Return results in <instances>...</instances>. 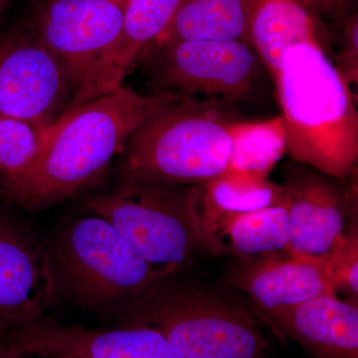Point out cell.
Listing matches in <instances>:
<instances>
[{
    "label": "cell",
    "mask_w": 358,
    "mask_h": 358,
    "mask_svg": "<svg viewBox=\"0 0 358 358\" xmlns=\"http://www.w3.org/2000/svg\"><path fill=\"white\" fill-rule=\"evenodd\" d=\"M193 185L124 176L113 192L90 200L162 279L185 268L199 247L192 213Z\"/></svg>",
    "instance_id": "obj_5"
},
{
    "label": "cell",
    "mask_w": 358,
    "mask_h": 358,
    "mask_svg": "<svg viewBox=\"0 0 358 358\" xmlns=\"http://www.w3.org/2000/svg\"><path fill=\"white\" fill-rule=\"evenodd\" d=\"M326 273L334 293L343 292L357 303L358 236L357 224L346 232L326 264Z\"/></svg>",
    "instance_id": "obj_21"
},
{
    "label": "cell",
    "mask_w": 358,
    "mask_h": 358,
    "mask_svg": "<svg viewBox=\"0 0 358 358\" xmlns=\"http://www.w3.org/2000/svg\"><path fill=\"white\" fill-rule=\"evenodd\" d=\"M13 0H0V15L3 13V11L6 10V7L9 6V4L13 2Z\"/></svg>",
    "instance_id": "obj_25"
},
{
    "label": "cell",
    "mask_w": 358,
    "mask_h": 358,
    "mask_svg": "<svg viewBox=\"0 0 358 358\" xmlns=\"http://www.w3.org/2000/svg\"><path fill=\"white\" fill-rule=\"evenodd\" d=\"M45 134L30 122L0 119V193L13 187L36 162Z\"/></svg>",
    "instance_id": "obj_20"
},
{
    "label": "cell",
    "mask_w": 358,
    "mask_h": 358,
    "mask_svg": "<svg viewBox=\"0 0 358 358\" xmlns=\"http://www.w3.org/2000/svg\"><path fill=\"white\" fill-rule=\"evenodd\" d=\"M266 315L319 358H358L357 303L327 293Z\"/></svg>",
    "instance_id": "obj_16"
},
{
    "label": "cell",
    "mask_w": 358,
    "mask_h": 358,
    "mask_svg": "<svg viewBox=\"0 0 358 358\" xmlns=\"http://www.w3.org/2000/svg\"><path fill=\"white\" fill-rule=\"evenodd\" d=\"M357 16H352L348 21L345 29V45L338 56L336 67L343 80L352 88L357 86L358 81V38Z\"/></svg>",
    "instance_id": "obj_22"
},
{
    "label": "cell",
    "mask_w": 358,
    "mask_h": 358,
    "mask_svg": "<svg viewBox=\"0 0 358 358\" xmlns=\"http://www.w3.org/2000/svg\"><path fill=\"white\" fill-rule=\"evenodd\" d=\"M273 81L292 159L331 178H353L358 162L357 101L324 47L294 45Z\"/></svg>",
    "instance_id": "obj_2"
},
{
    "label": "cell",
    "mask_w": 358,
    "mask_h": 358,
    "mask_svg": "<svg viewBox=\"0 0 358 358\" xmlns=\"http://www.w3.org/2000/svg\"><path fill=\"white\" fill-rule=\"evenodd\" d=\"M282 205L288 214L289 255L326 267L341 243L353 209V190L345 180L331 178L303 164H287Z\"/></svg>",
    "instance_id": "obj_9"
},
{
    "label": "cell",
    "mask_w": 358,
    "mask_h": 358,
    "mask_svg": "<svg viewBox=\"0 0 358 358\" xmlns=\"http://www.w3.org/2000/svg\"><path fill=\"white\" fill-rule=\"evenodd\" d=\"M7 339L0 338V358H27Z\"/></svg>",
    "instance_id": "obj_23"
},
{
    "label": "cell",
    "mask_w": 358,
    "mask_h": 358,
    "mask_svg": "<svg viewBox=\"0 0 358 358\" xmlns=\"http://www.w3.org/2000/svg\"><path fill=\"white\" fill-rule=\"evenodd\" d=\"M182 96L141 95L120 86L78 109L64 113L48 129L29 173L3 193L27 209H42L89 187L124 152L143 122Z\"/></svg>",
    "instance_id": "obj_1"
},
{
    "label": "cell",
    "mask_w": 358,
    "mask_h": 358,
    "mask_svg": "<svg viewBox=\"0 0 358 358\" xmlns=\"http://www.w3.org/2000/svg\"><path fill=\"white\" fill-rule=\"evenodd\" d=\"M50 260L57 289L86 307L128 303L164 280L95 214L73 221L59 234Z\"/></svg>",
    "instance_id": "obj_6"
},
{
    "label": "cell",
    "mask_w": 358,
    "mask_h": 358,
    "mask_svg": "<svg viewBox=\"0 0 358 358\" xmlns=\"http://www.w3.org/2000/svg\"><path fill=\"white\" fill-rule=\"evenodd\" d=\"M181 0H129L119 36L90 71L64 113L122 86L141 54L164 31Z\"/></svg>",
    "instance_id": "obj_14"
},
{
    "label": "cell",
    "mask_w": 358,
    "mask_h": 358,
    "mask_svg": "<svg viewBox=\"0 0 358 358\" xmlns=\"http://www.w3.org/2000/svg\"><path fill=\"white\" fill-rule=\"evenodd\" d=\"M231 103L179 98L138 127L127 141L124 176L180 185H205L227 171Z\"/></svg>",
    "instance_id": "obj_3"
},
{
    "label": "cell",
    "mask_w": 358,
    "mask_h": 358,
    "mask_svg": "<svg viewBox=\"0 0 358 358\" xmlns=\"http://www.w3.org/2000/svg\"><path fill=\"white\" fill-rule=\"evenodd\" d=\"M192 213L199 247L213 255L243 260L289 253V219L282 204L250 212L216 210L200 202L199 185H193Z\"/></svg>",
    "instance_id": "obj_13"
},
{
    "label": "cell",
    "mask_w": 358,
    "mask_h": 358,
    "mask_svg": "<svg viewBox=\"0 0 358 358\" xmlns=\"http://www.w3.org/2000/svg\"><path fill=\"white\" fill-rule=\"evenodd\" d=\"M140 60L157 94L190 99L202 95L231 105L254 102L267 71L253 47L238 40L150 45Z\"/></svg>",
    "instance_id": "obj_7"
},
{
    "label": "cell",
    "mask_w": 358,
    "mask_h": 358,
    "mask_svg": "<svg viewBox=\"0 0 358 358\" xmlns=\"http://www.w3.org/2000/svg\"><path fill=\"white\" fill-rule=\"evenodd\" d=\"M246 1L181 0L173 20L150 45L185 40H238L249 43Z\"/></svg>",
    "instance_id": "obj_17"
},
{
    "label": "cell",
    "mask_w": 358,
    "mask_h": 358,
    "mask_svg": "<svg viewBox=\"0 0 358 358\" xmlns=\"http://www.w3.org/2000/svg\"><path fill=\"white\" fill-rule=\"evenodd\" d=\"M26 357L44 358H185L160 331L133 326L88 331L42 319L0 336Z\"/></svg>",
    "instance_id": "obj_12"
},
{
    "label": "cell",
    "mask_w": 358,
    "mask_h": 358,
    "mask_svg": "<svg viewBox=\"0 0 358 358\" xmlns=\"http://www.w3.org/2000/svg\"><path fill=\"white\" fill-rule=\"evenodd\" d=\"M160 280L128 301L133 326L160 331L185 358H264L255 320L223 294Z\"/></svg>",
    "instance_id": "obj_4"
},
{
    "label": "cell",
    "mask_w": 358,
    "mask_h": 358,
    "mask_svg": "<svg viewBox=\"0 0 358 358\" xmlns=\"http://www.w3.org/2000/svg\"><path fill=\"white\" fill-rule=\"evenodd\" d=\"M57 291L49 254L26 226L0 212V336L44 319Z\"/></svg>",
    "instance_id": "obj_11"
},
{
    "label": "cell",
    "mask_w": 358,
    "mask_h": 358,
    "mask_svg": "<svg viewBox=\"0 0 358 358\" xmlns=\"http://www.w3.org/2000/svg\"><path fill=\"white\" fill-rule=\"evenodd\" d=\"M128 2L45 0L35 14L31 31L64 65L75 94L119 36Z\"/></svg>",
    "instance_id": "obj_10"
},
{
    "label": "cell",
    "mask_w": 358,
    "mask_h": 358,
    "mask_svg": "<svg viewBox=\"0 0 358 358\" xmlns=\"http://www.w3.org/2000/svg\"><path fill=\"white\" fill-rule=\"evenodd\" d=\"M74 95L64 65L31 30L0 32V119L46 134Z\"/></svg>",
    "instance_id": "obj_8"
},
{
    "label": "cell",
    "mask_w": 358,
    "mask_h": 358,
    "mask_svg": "<svg viewBox=\"0 0 358 358\" xmlns=\"http://www.w3.org/2000/svg\"><path fill=\"white\" fill-rule=\"evenodd\" d=\"M317 10L324 13H331L341 6V0H308Z\"/></svg>",
    "instance_id": "obj_24"
},
{
    "label": "cell",
    "mask_w": 358,
    "mask_h": 358,
    "mask_svg": "<svg viewBox=\"0 0 358 358\" xmlns=\"http://www.w3.org/2000/svg\"><path fill=\"white\" fill-rule=\"evenodd\" d=\"M232 150L228 169L267 176L287 152L282 117L265 121L236 120L230 124Z\"/></svg>",
    "instance_id": "obj_19"
},
{
    "label": "cell",
    "mask_w": 358,
    "mask_h": 358,
    "mask_svg": "<svg viewBox=\"0 0 358 358\" xmlns=\"http://www.w3.org/2000/svg\"><path fill=\"white\" fill-rule=\"evenodd\" d=\"M228 282L265 313L334 293L324 265L289 254L240 260Z\"/></svg>",
    "instance_id": "obj_15"
},
{
    "label": "cell",
    "mask_w": 358,
    "mask_h": 358,
    "mask_svg": "<svg viewBox=\"0 0 358 358\" xmlns=\"http://www.w3.org/2000/svg\"><path fill=\"white\" fill-rule=\"evenodd\" d=\"M202 204L226 212L260 210L282 204V186L267 176L227 169L205 185H199Z\"/></svg>",
    "instance_id": "obj_18"
}]
</instances>
